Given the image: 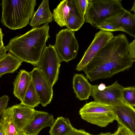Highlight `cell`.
Instances as JSON below:
<instances>
[{
    "label": "cell",
    "instance_id": "6da1fadb",
    "mask_svg": "<svg viewBox=\"0 0 135 135\" xmlns=\"http://www.w3.org/2000/svg\"><path fill=\"white\" fill-rule=\"evenodd\" d=\"M129 44L124 34L114 36L83 70L87 78L91 81L108 78L132 67L135 60L129 55Z\"/></svg>",
    "mask_w": 135,
    "mask_h": 135
},
{
    "label": "cell",
    "instance_id": "7a4b0ae2",
    "mask_svg": "<svg viewBox=\"0 0 135 135\" xmlns=\"http://www.w3.org/2000/svg\"><path fill=\"white\" fill-rule=\"evenodd\" d=\"M49 26L44 24L10 40L8 51L23 61L37 66L48 39Z\"/></svg>",
    "mask_w": 135,
    "mask_h": 135
},
{
    "label": "cell",
    "instance_id": "3957f363",
    "mask_svg": "<svg viewBox=\"0 0 135 135\" xmlns=\"http://www.w3.org/2000/svg\"><path fill=\"white\" fill-rule=\"evenodd\" d=\"M1 22L12 30L22 28L28 25L36 5V0H2Z\"/></svg>",
    "mask_w": 135,
    "mask_h": 135
},
{
    "label": "cell",
    "instance_id": "277c9868",
    "mask_svg": "<svg viewBox=\"0 0 135 135\" xmlns=\"http://www.w3.org/2000/svg\"><path fill=\"white\" fill-rule=\"evenodd\" d=\"M121 0H90L84 17L85 22L97 27L123 8Z\"/></svg>",
    "mask_w": 135,
    "mask_h": 135
},
{
    "label": "cell",
    "instance_id": "5b68a950",
    "mask_svg": "<svg viewBox=\"0 0 135 135\" xmlns=\"http://www.w3.org/2000/svg\"><path fill=\"white\" fill-rule=\"evenodd\" d=\"M79 114L84 120L101 127H106L115 120L112 106L95 101L85 104L80 109Z\"/></svg>",
    "mask_w": 135,
    "mask_h": 135
},
{
    "label": "cell",
    "instance_id": "8992f818",
    "mask_svg": "<svg viewBox=\"0 0 135 135\" xmlns=\"http://www.w3.org/2000/svg\"><path fill=\"white\" fill-rule=\"evenodd\" d=\"M74 32L67 28L56 34L54 46L61 62H68L77 56L79 46Z\"/></svg>",
    "mask_w": 135,
    "mask_h": 135
},
{
    "label": "cell",
    "instance_id": "52a82bcc",
    "mask_svg": "<svg viewBox=\"0 0 135 135\" xmlns=\"http://www.w3.org/2000/svg\"><path fill=\"white\" fill-rule=\"evenodd\" d=\"M61 62L54 46H45L37 66L53 86L58 79Z\"/></svg>",
    "mask_w": 135,
    "mask_h": 135
},
{
    "label": "cell",
    "instance_id": "ba28073f",
    "mask_svg": "<svg viewBox=\"0 0 135 135\" xmlns=\"http://www.w3.org/2000/svg\"><path fill=\"white\" fill-rule=\"evenodd\" d=\"M110 32L100 30L96 33L94 38L76 68L78 71L84 68L98 52L114 37Z\"/></svg>",
    "mask_w": 135,
    "mask_h": 135
},
{
    "label": "cell",
    "instance_id": "9c48e42d",
    "mask_svg": "<svg viewBox=\"0 0 135 135\" xmlns=\"http://www.w3.org/2000/svg\"><path fill=\"white\" fill-rule=\"evenodd\" d=\"M32 80L40 104L46 107L53 98L52 86L42 71L37 67L30 72Z\"/></svg>",
    "mask_w": 135,
    "mask_h": 135
},
{
    "label": "cell",
    "instance_id": "30bf717a",
    "mask_svg": "<svg viewBox=\"0 0 135 135\" xmlns=\"http://www.w3.org/2000/svg\"><path fill=\"white\" fill-rule=\"evenodd\" d=\"M98 85H92L91 96L94 101L112 106L124 101L122 96L123 87L116 81L112 85L106 86L100 90L98 88Z\"/></svg>",
    "mask_w": 135,
    "mask_h": 135
},
{
    "label": "cell",
    "instance_id": "8fae6325",
    "mask_svg": "<svg viewBox=\"0 0 135 135\" xmlns=\"http://www.w3.org/2000/svg\"><path fill=\"white\" fill-rule=\"evenodd\" d=\"M104 21L112 24L120 31L135 37V14L132 13L124 8Z\"/></svg>",
    "mask_w": 135,
    "mask_h": 135
},
{
    "label": "cell",
    "instance_id": "7c38bea8",
    "mask_svg": "<svg viewBox=\"0 0 135 135\" xmlns=\"http://www.w3.org/2000/svg\"><path fill=\"white\" fill-rule=\"evenodd\" d=\"M115 109V120L120 125L135 134V109L122 101L112 106Z\"/></svg>",
    "mask_w": 135,
    "mask_h": 135
},
{
    "label": "cell",
    "instance_id": "4fadbf2b",
    "mask_svg": "<svg viewBox=\"0 0 135 135\" xmlns=\"http://www.w3.org/2000/svg\"><path fill=\"white\" fill-rule=\"evenodd\" d=\"M13 123L19 132L23 131L33 118L36 110L21 104L11 107Z\"/></svg>",
    "mask_w": 135,
    "mask_h": 135
},
{
    "label": "cell",
    "instance_id": "5bb4252c",
    "mask_svg": "<svg viewBox=\"0 0 135 135\" xmlns=\"http://www.w3.org/2000/svg\"><path fill=\"white\" fill-rule=\"evenodd\" d=\"M53 115L47 112L36 110L33 118L23 131L28 135H38L44 128L52 126Z\"/></svg>",
    "mask_w": 135,
    "mask_h": 135
},
{
    "label": "cell",
    "instance_id": "9a60e30c",
    "mask_svg": "<svg viewBox=\"0 0 135 135\" xmlns=\"http://www.w3.org/2000/svg\"><path fill=\"white\" fill-rule=\"evenodd\" d=\"M73 88L76 97L80 100H86L91 96L92 85L83 74H75L73 80Z\"/></svg>",
    "mask_w": 135,
    "mask_h": 135
},
{
    "label": "cell",
    "instance_id": "2e32d148",
    "mask_svg": "<svg viewBox=\"0 0 135 135\" xmlns=\"http://www.w3.org/2000/svg\"><path fill=\"white\" fill-rule=\"evenodd\" d=\"M31 81L30 72L24 70H20L15 80L13 83V93L21 102L23 100Z\"/></svg>",
    "mask_w": 135,
    "mask_h": 135
},
{
    "label": "cell",
    "instance_id": "e0dca14e",
    "mask_svg": "<svg viewBox=\"0 0 135 135\" xmlns=\"http://www.w3.org/2000/svg\"><path fill=\"white\" fill-rule=\"evenodd\" d=\"M53 18V14L49 7V1L44 0L37 11L34 13L30 22V25L34 28L43 24H48L52 21Z\"/></svg>",
    "mask_w": 135,
    "mask_h": 135
},
{
    "label": "cell",
    "instance_id": "ac0fdd59",
    "mask_svg": "<svg viewBox=\"0 0 135 135\" xmlns=\"http://www.w3.org/2000/svg\"><path fill=\"white\" fill-rule=\"evenodd\" d=\"M72 1H62L54 9L53 18L55 21L61 27L66 26L70 15Z\"/></svg>",
    "mask_w": 135,
    "mask_h": 135
},
{
    "label": "cell",
    "instance_id": "d6986e66",
    "mask_svg": "<svg viewBox=\"0 0 135 135\" xmlns=\"http://www.w3.org/2000/svg\"><path fill=\"white\" fill-rule=\"evenodd\" d=\"M85 22L84 16L79 10L75 0H72L70 15L66 26L70 30L75 32L79 30Z\"/></svg>",
    "mask_w": 135,
    "mask_h": 135
},
{
    "label": "cell",
    "instance_id": "ffe728a7",
    "mask_svg": "<svg viewBox=\"0 0 135 135\" xmlns=\"http://www.w3.org/2000/svg\"><path fill=\"white\" fill-rule=\"evenodd\" d=\"M22 62V61L13 55L6 54L0 59V78L5 74L15 72Z\"/></svg>",
    "mask_w": 135,
    "mask_h": 135
},
{
    "label": "cell",
    "instance_id": "44dd1931",
    "mask_svg": "<svg viewBox=\"0 0 135 135\" xmlns=\"http://www.w3.org/2000/svg\"><path fill=\"white\" fill-rule=\"evenodd\" d=\"M74 128L69 119L60 117L55 120L49 132L50 135H68Z\"/></svg>",
    "mask_w": 135,
    "mask_h": 135
},
{
    "label": "cell",
    "instance_id": "7402d4cb",
    "mask_svg": "<svg viewBox=\"0 0 135 135\" xmlns=\"http://www.w3.org/2000/svg\"><path fill=\"white\" fill-rule=\"evenodd\" d=\"M0 123L3 127L7 135H18L13 122L12 111L11 107L4 109L2 112Z\"/></svg>",
    "mask_w": 135,
    "mask_h": 135
},
{
    "label": "cell",
    "instance_id": "603a6c76",
    "mask_svg": "<svg viewBox=\"0 0 135 135\" xmlns=\"http://www.w3.org/2000/svg\"><path fill=\"white\" fill-rule=\"evenodd\" d=\"M20 104L33 108L37 107L40 104L32 80L25 94L23 100Z\"/></svg>",
    "mask_w": 135,
    "mask_h": 135
},
{
    "label": "cell",
    "instance_id": "cb8c5ba5",
    "mask_svg": "<svg viewBox=\"0 0 135 135\" xmlns=\"http://www.w3.org/2000/svg\"><path fill=\"white\" fill-rule=\"evenodd\" d=\"M122 96L124 102L132 107H135V87L134 86L123 87L122 91Z\"/></svg>",
    "mask_w": 135,
    "mask_h": 135
},
{
    "label": "cell",
    "instance_id": "d4e9b609",
    "mask_svg": "<svg viewBox=\"0 0 135 135\" xmlns=\"http://www.w3.org/2000/svg\"><path fill=\"white\" fill-rule=\"evenodd\" d=\"M97 29L110 32L120 31L119 28L115 27L114 25L106 21L104 22L98 26L97 27Z\"/></svg>",
    "mask_w": 135,
    "mask_h": 135
},
{
    "label": "cell",
    "instance_id": "484cf974",
    "mask_svg": "<svg viewBox=\"0 0 135 135\" xmlns=\"http://www.w3.org/2000/svg\"><path fill=\"white\" fill-rule=\"evenodd\" d=\"M76 3L80 11L84 16L88 7V0H75Z\"/></svg>",
    "mask_w": 135,
    "mask_h": 135
},
{
    "label": "cell",
    "instance_id": "4316f807",
    "mask_svg": "<svg viewBox=\"0 0 135 135\" xmlns=\"http://www.w3.org/2000/svg\"><path fill=\"white\" fill-rule=\"evenodd\" d=\"M9 99V97L6 95L0 97V117L3 111L7 108Z\"/></svg>",
    "mask_w": 135,
    "mask_h": 135
},
{
    "label": "cell",
    "instance_id": "83f0119b",
    "mask_svg": "<svg viewBox=\"0 0 135 135\" xmlns=\"http://www.w3.org/2000/svg\"><path fill=\"white\" fill-rule=\"evenodd\" d=\"M111 135H135L126 128L120 125L116 131Z\"/></svg>",
    "mask_w": 135,
    "mask_h": 135
},
{
    "label": "cell",
    "instance_id": "f1b7e54d",
    "mask_svg": "<svg viewBox=\"0 0 135 135\" xmlns=\"http://www.w3.org/2000/svg\"><path fill=\"white\" fill-rule=\"evenodd\" d=\"M135 40L130 44H129L128 47V52L130 57L133 59L135 60Z\"/></svg>",
    "mask_w": 135,
    "mask_h": 135
},
{
    "label": "cell",
    "instance_id": "f546056e",
    "mask_svg": "<svg viewBox=\"0 0 135 135\" xmlns=\"http://www.w3.org/2000/svg\"><path fill=\"white\" fill-rule=\"evenodd\" d=\"M68 135H94L90 134L83 129H78L75 128Z\"/></svg>",
    "mask_w": 135,
    "mask_h": 135
},
{
    "label": "cell",
    "instance_id": "4dcf8cb0",
    "mask_svg": "<svg viewBox=\"0 0 135 135\" xmlns=\"http://www.w3.org/2000/svg\"><path fill=\"white\" fill-rule=\"evenodd\" d=\"M8 51V45L3 47L0 46V59L3 57L6 54V52Z\"/></svg>",
    "mask_w": 135,
    "mask_h": 135
},
{
    "label": "cell",
    "instance_id": "1f68e13d",
    "mask_svg": "<svg viewBox=\"0 0 135 135\" xmlns=\"http://www.w3.org/2000/svg\"><path fill=\"white\" fill-rule=\"evenodd\" d=\"M3 34L2 33V29L0 27V46L1 47L4 46L3 41Z\"/></svg>",
    "mask_w": 135,
    "mask_h": 135
},
{
    "label": "cell",
    "instance_id": "d6a6232c",
    "mask_svg": "<svg viewBox=\"0 0 135 135\" xmlns=\"http://www.w3.org/2000/svg\"><path fill=\"white\" fill-rule=\"evenodd\" d=\"M0 135H7L3 127L0 123Z\"/></svg>",
    "mask_w": 135,
    "mask_h": 135
},
{
    "label": "cell",
    "instance_id": "836d02e7",
    "mask_svg": "<svg viewBox=\"0 0 135 135\" xmlns=\"http://www.w3.org/2000/svg\"><path fill=\"white\" fill-rule=\"evenodd\" d=\"M106 87L105 85L103 83H101L99 85H98V89L100 90H103Z\"/></svg>",
    "mask_w": 135,
    "mask_h": 135
},
{
    "label": "cell",
    "instance_id": "e575fe53",
    "mask_svg": "<svg viewBox=\"0 0 135 135\" xmlns=\"http://www.w3.org/2000/svg\"><path fill=\"white\" fill-rule=\"evenodd\" d=\"M111 133L110 132H106L105 133H101L99 134V135H111Z\"/></svg>",
    "mask_w": 135,
    "mask_h": 135
},
{
    "label": "cell",
    "instance_id": "d590c367",
    "mask_svg": "<svg viewBox=\"0 0 135 135\" xmlns=\"http://www.w3.org/2000/svg\"><path fill=\"white\" fill-rule=\"evenodd\" d=\"M18 135H28L24 131H22L19 132Z\"/></svg>",
    "mask_w": 135,
    "mask_h": 135
},
{
    "label": "cell",
    "instance_id": "8d00e7d4",
    "mask_svg": "<svg viewBox=\"0 0 135 135\" xmlns=\"http://www.w3.org/2000/svg\"><path fill=\"white\" fill-rule=\"evenodd\" d=\"M135 1H134V3L133 5L132 6V8L131 9V11H133L134 13L135 14Z\"/></svg>",
    "mask_w": 135,
    "mask_h": 135
}]
</instances>
